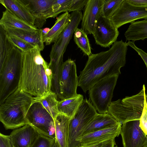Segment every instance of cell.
<instances>
[{
  "instance_id": "6da1fadb",
  "label": "cell",
  "mask_w": 147,
  "mask_h": 147,
  "mask_svg": "<svg viewBox=\"0 0 147 147\" xmlns=\"http://www.w3.org/2000/svg\"><path fill=\"white\" fill-rule=\"evenodd\" d=\"M127 43L116 41L107 51L92 54L78 77V86L84 93L99 81L121 73L126 62Z\"/></svg>"
},
{
  "instance_id": "3957f363",
  "label": "cell",
  "mask_w": 147,
  "mask_h": 147,
  "mask_svg": "<svg viewBox=\"0 0 147 147\" xmlns=\"http://www.w3.org/2000/svg\"><path fill=\"white\" fill-rule=\"evenodd\" d=\"M23 66V51L0 30V104L18 88Z\"/></svg>"
},
{
  "instance_id": "f1b7e54d",
  "label": "cell",
  "mask_w": 147,
  "mask_h": 147,
  "mask_svg": "<svg viewBox=\"0 0 147 147\" xmlns=\"http://www.w3.org/2000/svg\"><path fill=\"white\" fill-rule=\"evenodd\" d=\"M123 0H104L101 16L111 19Z\"/></svg>"
},
{
  "instance_id": "8992f818",
  "label": "cell",
  "mask_w": 147,
  "mask_h": 147,
  "mask_svg": "<svg viewBox=\"0 0 147 147\" xmlns=\"http://www.w3.org/2000/svg\"><path fill=\"white\" fill-rule=\"evenodd\" d=\"M78 77L74 61L69 59L64 62L57 76L52 79L54 92L61 100L77 96Z\"/></svg>"
},
{
  "instance_id": "4316f807",
  "label": "cell",
  "mask_w": 147,
  "mask_h": 147,
  "mask_svg": "<svg viewBox=\"0 0 147 147\" xmlns=\"http://www.w3.org/2000/svg\"><path fill=\"white\" fill-rule=\"evenodd\" d=\"M145 88L143 85L142 90L138 94L131 96H127L121 100L122 103L129 106L134 109L142 112L145 97Z\"/></svg>"
},
{
  "instance_id": "7a4b0ae2",
  "label": "cell",
  "mask_w": 147,
  "mask_h": 147,
  "mask_svg": "<svg viewBox=\"0 0 147 147\" xmlns=\"http://www.w3.org/2000/svg\"><path fill=\"white\" fill-rule=\"evenodd\" d=\"M41 51L36 47L23 52V66L18 88L36 97L46 95L52 87V72Z\"/></svg>"
},
{
  "instance_id": "d590c367",
  "label": "cell",
  "mask_w": 147,
  "mask_h": 147,
  "mask_svg": "<svg viewBox=\"0 0 147 147\" xmlns=\"http://www.w3.org/2000/svg\"><path fill=\"white\" fill-rule=\"evenodd\" d=\"M0 147H12L9 136L0 133Z\"/></svg>"
},
{
  "instance_id": "7bdbcfd3",
  "label": "cell",
  "mask_w": 147,
  "mask_h": 147,
  "mask_svg": "<svg viewBox=\"0 0 147 147\" xmlns=\"http://www.w3.org/2000/svg\"><path fill=\"white\" fill-rule=\"evenodd\" d=\"M145 97H146V102L147 104V95L146 94L145 95Z\"/></svg>"
},
{
  "instance_id": "74e56055",
  "label": "cell",
  "mask_w": 147,
  "mask_h": 147,
  "mask_svg": "<svg viewBox=\"0 0 147 147\" xmlns=\"http://www.w3.org/2000/svg\"><path fill=\"white\" fill-rule=\"evenodd\" d=\"M127 1L135 6L147 7V0H127Z\"/></svg>"
},
{
  "instance_id": "2e32d148",
  "label": "cell",
  "mask_w": 147,
  "mask_h": 147,
  "mask_svg": "<svg viewBox=\"0 0 147 147\" xmlns=\"http://www.w3.org/2000/svg\"><path fill=\"white\" fill-rule=\"evenodd\" d=\"M40 134L28 124L13 130L9 135L12 147H31Z\"/></svg>"
},
{
  "instance_id": "d6a6232c",
  "label": "cell",
  "mask_w": 147,
  "mask_h": 147,
  "mask_svg": "<svg viewBox=\"0 0 147 147\" xmlns=\"http://www.w3.org/2000/svg\"><path fill=\"white\" fill-rule=\"evenodd\" d=\"M140 126L145 134L147 136V104L146 97L144 107L140 119Z\"/></svg>"
},
{
  "instance_id": "603a6c76",
  "label": "cell",
  "mask_w": 147,
  "mask_h": 147,
  "mask_svg": "<svg viewBox=\"0 0 147 147\" xmlns=\"http://www.w3.org/2000/svg\"><path fill=\"white\" fill-rule=\"evenodd\" d=\"M0 25L4 28H15L35 31L38 29L18 18L8 10L3 12L0 20Z\"/></svg>"
},
{
  "instance_id": "277c9868",
  "label": "cell",
  "mask_w": 147,
  "mask_h": 147,
  "mask_svg": "<svg viewBox=\"0 0 147 147\" xmlns=\"http://www.w3.org/2000/svg\"><path fill=\"white\" fill-rule=\"evenodd\" d=\"M34 100V97L18 88L0 104V121L6 129L27 124L26 116Z\"/></svg>"
},
{
  "instance_id": "4dcf8cb0",
  "label": "cell",
  "mask_w": 147,
  "mask_h": 147,
  "mask_svg": "<svg viewBox=\"0 0 147 147\" xmlns=\"http://www.w3.org/2000/svg\"><path fill=\"white\" fill-rule=\"evenodd\" d=\"M7 35L9 40L23 52L28 51L35 47L30 43L17 36Z\"/></svg>"
},
{
  "instance_id": "4fadbf2b",
  "label": "cell",
  "mask_w": 147,
  "mask_h": 147,
  "mask_svg": "<svg viewBox=\"0 0 147 147\" xmlns=\"http://www.w3.org/2000/svg\"><path fill=\"white\" fill-rule=\"evenodd\" d=\"M34 18V25L41 29L47 19L53 18L52 4L54 0H21Z\"/></svg>"
},
{
  "instance_id": "ac0fdd59",
  "label": "cell",
  "mask_w": 147,
  "mask_h": 147,
  "mask_svg": "<svg viewBox=\"0 0 147 147\" xmlns=\"http://www.w3.org/2000/svg\"><path fill=\"white\" fill-rule=\"evenodd\" d=\"M0 3L18 18L35 26L34 18L21 0H0Z\"/></svg>"
},
{
  "instance_id": "1f68e13d",
  "label": "cell",
  "mask_w": 147,
  "mask_h": 147,
  "mask_svg": "<svg viewBox=\"0 0 147 147\" xmlns=\"http://www.w3.org/2000/svg\"><path fill=\"white\" fill-rule=\"evenodd\" d=\"M55 139L40 134L31 147H52Z\"/></svg>"
},
{
  "instance_id": "e575fe53",
  "label": "cell",
  "mask_w": 147,
  "mask_h": 147,
  "mask_svg": "<svg viewBox=\"0 0 147 147\" xmlns=\"http://www.w3.org/2000/svg\"><path fill=\"white\" fill-rule=\"evenodd\" d=\"M127 43V46H129L134 49L141 57L144 62L147 69V53L143 50L138 48L135 44L134 42L129 41Z\"/></svg>"
},
{
  "instance_id": "8fae6325",
  "label": "cell",
  "mask_w": 147,
  "mask_h": 147,
  "mask_svg": "<svg viewBox=\"0 0 147 147\" xmlns=\"http://www.w3.org/2000/svg\"><path fill=\"white\" fill-rule=\"evenodd\" d=\"M119 34L118 28L111 19L101 16L92 34L96 44L103 47H109L116 41Z\"/></svg>"
},
{
  "instance_id": "9a60e30c",
  "label": "cell",
  "mask_w": 147,
  "mask_h": 147,
  "mask_svg": "<svg viewBox=\"0 0 147 147\" xmlns=\"http://www.w3.org/2000/svg\"><path fill=\"white\" fill-rule=\"evenodd\" d=\"M104 0H88L84 7L81 29L88 35L93 33L101 15Z\"/></svg>"
},
{
  "instance_id": "83f0119b",
  "label": "cell",
  "mask_w": 147,
  "mask_h": 147,
  "mask_svg": "<svg viewBox=\"0 0 147 147\" xmlns=\"http://www.w3.org/2000/svg\"><path fill=\"white\" fill-rule=\"evenodd\" d=\"M74 40L78 47L86 55L92 53L91 47L87 35L81 29L77 28L74 32Z\"/></svg>"
},
{
  "instance_id": "d4e9b609",
  "label": "cell",
  "mask_w": 147,
  "mask_h": 147,
  "mask_svg": "<svg viewBox=\"0 0 147 147\" xmlns=\"http://www.w3.org/2000/svg\"><path fill=\"white\" fill-rule=\"evenodd\" d=\"M83 100V96L79 94L74 97L59 101L57 105L59 113L72 118Z\"/></svg>"
},
{
  "instance_id": "5bb4252c",
  "label": "cell",
  "mask_w": 147,
  "mask_h": 147,
  "mask_svg": "<svg viewBox=\"0 0 147 147\" xmlns=\"http://www.w3.org/2000/svg\"><path fill=\"white\" fill-rule=\"evenodd\" d=\"M121 123L113 126L84 135L76 140L78 147L94 145L105 141L115 140L120 134Z\"/></svg>"
},
{
  "instance_id": "5b68a950",
  "label": "cell",
  "mask_w": 147,
  "mask_h": 147,
  "mask_svg": "<svg viewBox=\"0 0 147 147\" xmlns=\"http://www.w3.org/2000/svg\"><path fill=\"white\" fill-rule=\"evenodd\" d=\"M81 11L72 12L70 14L69 24L54 42L50 54V61L48 64L53 77L55 76L63 63V55L71 39L73 34L82 18Z\"/></svg>"
},
{
  "instance_id": "f35d334b",
  "label": "cell",
  "mask_w": 147,
  "mask_h": 147,
  "mask_svg": "<svg viewBox=\"0 0 147 147\" xmlns=\"http://www.w3.org/2000/svg\"><path fill=\"white\" fill-rule=\"evenodd\" d=\"M50 29L48 28H46L42 29V32L43 35H45L49 31Z\"/></svg>"
},
{
  "instance_id": "836d02e7",
  "label": "cell",
  "mask_w": 147,
  "mask_h": 147,
  "mask_svg": "<svg viewBox=\"0 0 147 147\" xmlns=\"http://www.w3.org/2000/svg\"><path fill=\"white\" fill-rule=\"evenodd\" d=\"M88 0H72L69 12L80 11L85 7Z\"/></svg>"
},
{
  "instance_id": "7c38bea8",
  "label": "cell",
  "mask_w": 147,
  "mask_h": 147,
  "mask_svg": "<svg viewBox=\"0 0 147 147\" xmlns=\"http://www.w3.org/2000/svg\"><path fill=\"white\" fill-rule=\"evenodd\" d=\"M120 134L123 147H142L147 139L140 126V120H134L122 124Z\"/></svg>"
},
{
  "instance_id": "484cf974",
  "label": "cell",
  "mask_w": 147,
  "mask_h": 147,
  "mask_svg": "<svg viewBox=\"0 0 147 147\" xmlns=\"http://www.w3.org/2000/svg\"><path fill=\"white\" fill-rule=\"evenodd\" d=\"M57 94L51 91L46 95L40 97H34L35 99L39 101L54 119L59 113Z\"/></svg>"
},
{
  "instance_id": "e0dca14e",
  "label": "cell",
  "mask_w": 147,
  "mask_h": 147,
  "mask_svg": "<svg viewBox=\"0 0 147 147\" xmlns=\"http://www.w3.org/2000/svg\"><path fill=\"white\" fill-rule=\"evenodd\" d=\"M142 113L123 104L119 99L111 102L107 113L122 124L129 121L140 120Z\"/></svg>"
},
{
  "instance_id": "52a82bcc",
  "label": "cell",
  "mask_w": 147,
  "mask_h": 147,
  "mask_svg": "<svg viewBox=\"0 0 147 147\" xmlns=\"http://www.w3.org/2000/svg\"><path fill=\"white\" fill-rule=\"evenodd\" d=\"M97 114L90 100L84 99L70 121L69 147H78L76 139L82 136L84 129Z\"/></svg>"
},
{
  "instance_id": "ffe728a7",
  "label": "cell",
  "mask_w": 147,
  "mask_h": 147,
  "mask_svg": "<svg viewBox=\"0 0 147 147\" xmlns=\"http://www.w3.org/2000/svg\"><path fill=\"white\" fill-rule=\"evenodd\" d=\"M71 118L59 113L54 119L55 139L59 147H69V125Z\"/></svg>"
},
{
  "instance_id": "60d3db41",
  "label": "cell",
  "mask_w": 147,
  "mask_h": 147,
  "mask_svg": "<svg viewBox=\"0 0 147 147\" xmlns=\"http://www.w3.org/2000/svg\"><path fill=\"white\" fill-rule=\"evenodd\" d=\"M142 147H147V139Z\"/></svg>"
},
{
  "instance_id": "8d00e7d4",
  "label": "cell",
  "mask_w": 147,
  "mask_h": 147,
  "mask_svg": "<svg viewBox=\"0 0 147 147\" xmlns=\"http://www.w3.org/2000/svg\"><path fill=\"white\" fill-rule=\"evenodd\" d=\"M92 147H118L115 140L105 141L95 144Z\"/></svg>"
},
{
  "instance_id": "b9f144b4",
  "label": "cell",
  "mask_w": 147,
  "mask_h": 147,
  "mask_svg": "<svg viewBox=\"0 0 147 147\" xmlns=\"http://www.w3.org/2000/svg\"><path fill=\"white\" fill-rule=\"evenodd\" d=\"M95 144L91 145H87V146H82L80 147H92Z\"/></svg>"
},
{
  "instance_id": "44dd1931",
  "label": "cell",
  "mask_w": 147,
  "mask_h": 147,
  "mask_svg": "<svg viewBox=\"0 0 147 147\" xmlns=\"http://www.w3.org/2000/svg\"><path fill=\"white\" fill-rule=\"evenodd\" d=\"M70 14L68 11L59 16L53 26L46 34L43 35V40L45 45H49L55 41L69 24Z\"/></svg>"
},
{
  "instance_id": "f546056e",
  "label": "cell",
  "mask_w": 147,
  "mask_h": 147,
  "mask_svg": "<svg viewBox=\"0 0 147 147\" xmlns=\"http://www.w3.org/2000/svg\"><path fill=\"white\" fill-rule=\"evenodd\" d=\"M72 0H54L52 4L53 18L56 17L60 13L69 11Z\"/></svg>"
},
{
  "instance_id": "ab89813d",
  "label": "cell",
  "mask_w": 147,
  "mask_h": 147,
  "mask_svg": "<svg viewBox=\"0 0 147 147\" xmlns=\"http://www.w3.org/2000/svg\"><path fill=\"white\" fill-rule=\"evenodd\" d=\"M52 147H59L55 139L54 141Z\"/></svg>"
},
{
  "instance_id": "ba28073f",
  "label": "cell",
  "mask_w": 147,
  "mask_h": 147,
  "mask_svg": "<svg viewBox=\"0 0 147 147\" xmlns=\"http://www.w3.org/2000/svg\"><path fill=\"white\" fill-rule=\"evenodd\" d=\"M28 124L38 133L55 139L54 118L39 101L35 99L26 116Z\"/></svg>"
},
{
  "instance_id": "d6986e66",
  "label": "cell",
  "mask_w": 147,
  "mask_h": 147,
  "mask_svg": "<svg viewBox=\"0 0 147 147\" xmlns=\"http://www.w3.org/2000/svg\"><path fill=\"white\" fill-rule=\"evenodd\" d=\"M4 29L7 35L14 36L21 38L35 47L39 48L41 51L44 49L42 29H38L35 31L15 28Z\"/></svg>"
},
{
  "instance_id": "9c48e42d",
  "label": "cell",
  "mask_w": 147,
  "mask_h": 147,
  "mask_svg": "<svg viewBox=\"0 0 147 147\" xmlns=\"http://www.w3.org/2000/svg\"><path fill=\"white\" fill-rule=\"evenodd\" d=\"M119 76L113 75L103 79L88 90L90 100L99 114L107 113Z\"/></svg>"
},
{
  "instance_id": "cb8c5ba5",
  "label": "cell",
  "mask_w": 147,
  "mask_h": 147,
  "mask_svg": "<svg viewBox=\"0 0 147 147\" xmlns=\"http://www.w3.org/2000/svg\"><path fill=\"white\" fill-rule=\"evenodd\" d=\"M124 35L126 41L134 42L147 38V20L131 23Z\"/></svg>"
},
{
  "instance_id": "7402d4cb",
  "label": "cell",
  "mask_w": 147,
  "mask_h": 147,
  "mask_svg": "<svg viewBox=\"0 0 147 147\" xmlns=\"http://www.w3.org/2000/svg\"><path fill=\"white\" fill-rule=\"evenodd\" d=\"M119 123L107 113H98L84 129L82 136L109 127Z\"/></svg>"
},
{
  "instance_id": "30bf717a",
  "label": "cell",
  "mask_w": 147,
  "mask_h": 147,
  "mask_svg": "<svg viewBox=\"0 0 147 147\" xmlns=\"http://www.w3.org/2000/svg\"><path fill=\"white\" fill-rule=\"evenodd\" d=\"M141 19L147 20V7L135 6L127 0H123L111 20L118 29L124 24Z\"/></svg>"
}]
</instances>
